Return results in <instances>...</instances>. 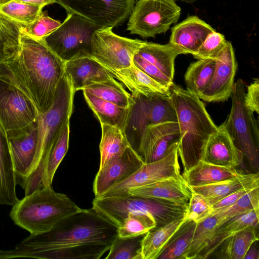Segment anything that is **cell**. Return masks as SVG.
Masks as SVG:
<instances>
[{"instance_id": "18", "label": "cell", "mask_w": 259, "mask_h": 259, "mask_svg": "<svg viewBox=\"0 0 259 259\" xmlns=\"http://www.w3.org/2000/svg\"><path fill=\"white\" fill-rule=\"evenodd\" d=\"M137 153L128 146L103 167L99 169L93 182L95 197H99L112 186L125 180L143 164Z\"/></svg>"}, {"instance_id": "2", "label": "cell", "mask_w": 259, "mask_h": 259, "mask_svg": "<svg viewBox=\"0 0 259 259\" xmlns=\"http://www.w3.org/2000/svg\"><path fill=\"white\" fill-rule=\"evenodd\" d=\"M64 74L65 62L43 39L30 37L20 29V34H12L2 42L0 79L22 91L38 113L51 107Z\"/></svg>"}, {"instance_id": "1", "label": "cell", "mask_w": 259, "mask_h": 259, "mask_svg": "<svg viewBox=\"0 0 259 259\" xmlns=\"http://www.w3.org/2000/svg\"><path fill=\"white\" fill-rule=\"evenodd\" d=\"M118 236V226L93 208L81 209L47 232L30 234L0 259H99Z\"/></svg>"}, {"instance_id": "4", "label": "cell", "mask_w": 259, "mask_h": 259, "mask_svg": "<svg viewBox=\"0 0 259 259\" xmlns=\"http://www.w3.org/2000/svg\"><path fill=\"white\" fill-rule=\"evenodd\" d=\"M75 91L65 74L57 90L54 102L45 113L38 112V135L34 160L29 176L21 185L25 195L42 188L45 166L51 150L67 121L70 119Z\"/></svg>"}, {"instance_id": "17", "label": "cell", "mask_w": 259, "mask_h": 259, "mask_svg": "<svg viewBox=\"0 0 259 259\" xmlns=\"http://www.w3.org/2000/svg\"><path fill=\"white\" fill-rule=\"evenodd\" d=\"M17 183L20 186L29 175L37 147V120L26 127L6 133Z\"/></svg>"}, {"instance_id": "37", "label": "cell", "mask_w": 259, "mask_h": 259, "mask_svg": "<svg viewBox=\"0 0 259 259\" xmlns=\"http://www.w3.org/2000/svg\"><path fill=\"white\" fill-rule=\"evenodd\" d=\"M219 219L216 214L197 223L193 238L185 255L184 259L196 258L211 241Z\"/></svg>"}, {"instance_id": "12", "label": "cell", "mask_w": 259, "mask_h": 259, "mask_svg": "<svg viewBox=\"0 0 259 259\" xmlns=\"http://www.w3.org/2000/svg\"><path fill=\"white\" fill-rule=\"evenodd\" d=\"M136 0H58L68 13L77 14L100 28L121 25L129 17Z\"/></svg>"}, {"instance_id": "10", "label": "cell", "mask_w": 259, "mask_h": 259, "mask_svg": "<svg viewBox=\"0 0 259 259\" xmlns=\"http://www.w3.org/2000/svg\"><path fill=\"white\" fill-rule=\"evenodd\" d=\"M175 0H138L129 16L126 30L145 38L166 32L180 17Z\"/></svg>"}, {"instance_id": "24", "label": "cell", "mask_w": 259, "mask_h": 259, "mask_svg": "<svg viewBox=\"0 0 259 259\" xmlns=\"http://www.w3.org/2000/svg\"><path fill=\"white\" fill-rule=\"evenodd\" d=\"M8 138L0 122V204L13 206L19 200Z\"/></svg>"}, {"instance_id": "32", "label": "cell", "mask_w": 259, "mask_h": 259, "mask_svg": "<svg viewBox=\"0 0 259 259\" xmlns=\"http://www.w3.org/2000/svg\"><path fill=\"white\" fill-rule=\"evenodd\" d=\"M197 223L185 220L166 243L157 259H184Z\"/></svg>"}, {"instance_id": "40", "label": "cell", "mask_w": 259, "mask_h": 259, "mask_svg": "<svg viewBox=\"0 0 259 259\" xmlns=\"http://www.w3.org/2000/svg\"><path fill=\"white\" fill-rule=\"evenodd\" d=\"M145 234L130 237H117L106 259H142L141 243Z\"/></svg>"}, {"instance_id": "34", "label": "cell", "mask_w": 259, "mask_h": 259, "mask_svg": "<svg viewBox=\"0 0 259 259\" xmlns=\"http://www.w3.org/2000/svg\"><path fill=\"white\" fill-rule=\"evenodd\" d=\"M102 136L99 146L100 163L99 168L121 154L130 146L122 131L119 128L106 124H101Z\"/></svg>"}, {"instance_id": "51", "label": "cell", "mask_w": 259, "mask_h": 259, "mask_svg": "<svg viewBox=\"0 0 259 259\" xmlns=\"http://www.w3.org/2000/svg\"><path fill=\"white\" fill-rule=\"evenodd\" d=\"M12 0H0V6L5 4Z\"/></svg>"}, {"instance_id": "20", "label": "cell", "mask_w": 259, "mask_h": 259, "mask_svg": "<svg viewBox=\"0 0 259 259\" xmlns=\"http://www.w3.org/2000/svg\"><path fill=\"white\" fill-rule=\"evenodd\" d=\"M243 160L241 153L236 148L222 124L208 138L201 159L212 164L231 167L240 165Z\"/></svg>"}, {"instance_id": "45", "label": "cell", "mask_w": 259, "mask_h": 259, "mask_svg": "<svg viewBox=\"0 0 259 259\" xmlns=\"http://www.w3.org/2000/svg\"><path fill=\"white\" fill-rule=\"evenodd\" d=\"M133 64L161 84L169 88L174 83L165 74L156 66L146 61L136 53L133 58Z\"/></svg>"}, {"instance_id": "49", "label": "cell", "mask_w": 259, "mask_h": 259, "mask_svg": "<svg viewBox=\"0 0 259 259\" xmlns=\"http://www.w3.org/2000/svg\"><path fill=\"white\" fill-rule=\"evenodd\" d=\"M20 2L30 4L38 7L44 8L47 5L57 3L58 0H17Z\"/></svg>"}, {"instance_id": "23", "label": "cell", "mask_w": 259, "mask_h": 259, "mask_svg": "<svg viewBox=\"0 0 259 259\" xmlns=\"http://www.w3.org/2000/svg\"><path fill=\"white\" fill-rule=\"evenodd\" d=\"M106 69L133 94H141L146 96L170 95L168 88L153 79L133 63L131 66L121 69Z\"/></svg>"}, {"instance_id": "9", "label": "cell", "mask_w": 259, "mask_h": 259, "mask_svg": "<svg viewBox=\"0 0 259 259\" xmlns=\"http://www.w3.org/2000/svg\"><path fill=\"white\" fill-rule=\"evenodd\" d=\"M99 28L84 18L68 13L60 26L43 39L48 47L66 62L81 57H91L92 37Z\"/></svg>"}, {"instance_id": "6", "label": "cell", "mask_w": 259, "mask_h": 259, "mask_svg": "<svg viewBox=\"0 0 259 259\" xmlns=\"http://www.w3.org/2000/svg\"><path fill=\"white\" fill-rule=\"evenodd\" d=\"M92 205L94 210L118 227L129 213L143 212L152 215L156 228H159L184 217L188 207L163 199L132 195L95 197Z\"/></svg>"}, {"instance_id": "22", "label": "cell", "mask_w": 259, "mask_h": 259, "mask_svg": "<svg viewBox=\"0 0 259 259\" xmlns=\"http://www.w3.org/2000/svg\"><path fill=\"white\" fill-rule=\"evenodd\" d=\"M65 73L75 92L91 84L114 78L110 72L91 56L65 62Z\"/></svg>"}, {"instance_id": "44", "label": "cell", "mask_w": 259, "mask_h": 259, "mask_svg": "<svg viewBox=\"0 0 259 259\" xmlns=\"http://www.w3.org/2000/svg\"><path fill=\"white\" fill-rule=\"evenodd\" d=\"M212 205L201 195L192 191L185 218L197 223L211 215Z\"/></svg>"}, {"instance_id": "8", "label": "cell", "mask_w": 259, "mask_h": 259, "mask_svg": "<svg viewBox=\"0 0 259 259\" xmlns=\"http://www.w3.org/2000/svg\"><path fill=\"white\" fill-rule=\"evenodd\" d=\"M167 121L178 122L170 95L132 93L123 133L130 146L137 153L145 130L149 125Z\"/></svg>"}, {"instance_id": "26", "label": "cell", "mask_w": 259, "mask_h": 259, "mask_svg": "<svg viewBox=\"0 0 259 259\" xmlns=\"http://www.w3.org/2000/svg\"><path fill=\"white\" fill-rule=\"evenodd\" d=\"M259 208L233 217L220 225L212 239L196 258H209L228 237L248 226H258Z\"/></svg>"}, {"instance_id": "3", "label": "cell", "mask_w": 259, "mask_h": 259, "mask_svg": "<svg viewBox=\"0 0 259 259\" xmlns=\"http://www.w3.org/2000/svg\"><path fill=\"white\" fill-rule=\"evenodd\" d=\"M169 89L180 131L178 154L185 172L201 160L204 147L218 126L198 97L174 83Z\"/></svg>"}, {"instance_id": "33", "label": "cell", "mask_w": 259, "mask_h": 259, "mask_svg": "<svg viewBox=\"0 0 259 259\" xmlns=\"http://www.w3.org/2000/svg\"><path fill=\"white\" fill-rule=\"evenodd\" d=\"M215 65L214 59H199L191 63L184 75L187 90L199 98L210 83Z\"/></svg>"}, {"instance_id": "41", "label": "cell", "mask_w": 259, "mask_h": 259, "mask_svg": "<svg viewBox=\"0 0 259 259\" xmlns=\"http://www.w3.org/2000/svg\"><path fill=\"white\" fill-rule=\"evenodd\" d=\"M257 208H259V187L250 190L233 204L217 211L212 215H218L219 227L233 217Z\"/></svg>"}, {"instance_id": "5", "label": "cell", "mask_w": 259, "mask_h": 259, "mask_svg": "<svg viewBox=\"0 0 259 259\" xmlns=\"http://www.w3.org/2000/svg\"><path fill=\"white\" fill-rule=\"evenodd\" d=\"M81 209L66 195L45 187L18 200L12 206L10 217L15 224L30 234H38L49 231Z\"/></svg>"}, {"instance_id": "29", "label": "cell", "mask_w": 259, "mask_h": 259, "mask_svg": "<svg viewBox=\"0 0 259 259\" xmlns=\"http://www.w3.org/2000/svg\"><path fill=\"white\" fill-rule=\"evenodd\" d=\"M258 226H248L236 233L225 240L212 255L218 258L244 259L250 246L258 241Z\"/></svg>"}, {"instance_id": "14", "label": "cell", "mask_w": 259, "mask_h": 259, "mask_svg": "<svg viewBox=\"0 0 259 259\" xmlns=\"http://www.w3.org/2000/svg\"><path fill=\"white\" fill-rule=\"evenodd\" d=\"M38 112L19 89L0 79V122L6 133L23 129L37 120Z\"/></svg>"}, {"instance_id": "47", "label": "cell", "mask_w": 259, "mask_h": 259, "mask_svg": "<svg viewBox=\"0 0 259 259\" xmlns=\"http://www.w3.org/2000/svg\"><path fill=\"white\" fill-rule=\"evenodd\" d=\"M255 188L256 187H249L242 189L231 193V194L218 201L212 205V211L211 215L217 211L233 204L242 196Z\"/></svg>"}, {"instance_id": "48", "label": "cell", "mask_w": 259, "mask_h": 259, "mask_svg": "<svg viewBox=\"0 0 259 259\" xmlns=\"http://www.w3.org/2000/svg\"><path fill=\"white\" fill-rule=\"evenodd\" d=\"M254 242L249 247L246 252L244 259H258L259 250L258 248L257 242Z\"/></svg>"}, {"instance_id": "11", "label": "cell", "mask_w": 259, "mask_h": 259, "mask_svg": "<svg viewBox=\"0 0 259 259\" xmlns=\"http://www.w3.org/2000/svg\"><path fill=\"white\" fill-rule=\"evenodd\" d=\"M143 40L118 35L112 28L98 29L92 39L91 57L105 68L118 70L131 66Z\"/></svg>"}, {"instance_id": "42", "label": "cell", "mask_w": 259, "mask_h": 259, "mask_svg": "<svg viewBox=\"0 0 259 259\" xmlns=\"http://www.w3.org/2000/svg\"><path fill=\"white\" fill-rule=\"evenodd\" d=\"M61 24L59 21L49 16L46 12H42L32 23L26 25L21 24L20 29L29 36L40 39L53 32Z\"/></svg>"}, {"instance_id": "19", "label": "cell", "mask_w": 259, "mask_h": 259, "mask_svg": "<svg viewBox=\"0 0 259 259\" xmlns=\"http://www.w3.org/2000/svg\"><path fill=\"white\" fill-rule=\"evenodd\" d=\"M215 30L196 16L187 17L174 26L169 44L180 54H194L207 36Z\"/></svg>"}, {"instance_id": "30", "label": "cell", "mask_w": 259, "mask_h": 259, "mask_svg": "<svg viewBox=\"0 0 259 259\" xmlns=\"http://www.w3.org/2000/svg\"><path fill=\"white\" fill-rule=\"evenodd\" d=\"M184 217L154 228L146 233L142 240V259H157L170 238L185 221Z\"/></svg>"}, {"instance_id": "15", "label": "cell", "mask_w": 259, "mask_h": 259, "mask_svg": "<svg viewBox=\"0 0 259 259\" xmlns=\"http://www.w3.org/2000/svg\"><path fill=\"white\" fill-rule=\"evenodd\" d=\"M180 139L178 122L149 125L144 132L137 153L144 163L160 160L179 145Z\"/></svg>"}, {"instance_id": "16", "label": "cell", "mask_w": 259, "mask_h": 259, "mask_svg": "<svg viewBox=\"0 0 259 259\" xmlns=\"http://www.w3.org/2000/svg\"><path fill=\"white\" fill-rule=\"evenodd\" d=\"M215 61V68L210 83L199 97L207 102L227 101L233 92L237 63L230 41H227Z\"/></svg>"}, {"instance_id": "46", "label": "cell", "mask_w": 259, "mask_h": 259, "mask_svg": "<svg viewBox=\"0 0 259 259\" xmlns=\"http://www.w3.org/2000/svg\"><path fill=\"white\" fill-rule=\"evenodd\" d=\"M245 103L248 108L253 113H259V79H254L247 87L245 95Z\"/></svg>"}, {"instance_id": "43", "label": "cell", "mask_w": 259, "mask_h": 259, "mask_svg": "<svg viewBox=\"0 0 259 259\" xmlns=\"http://www.w3.org/2000/svg\"><path fill=\"white\" fill-rule=\"evenodd\" d=\"M227 41L223 34L215 31L207 36L193 56L197 60H215L225 46Z\"/></svg>"}, {"instance_id": "21", "label": "cell", "mask_w": 259, "mask_h": 259, "mask_svg": "<svg viewBox=\"0 0 259 259\" xmlns=\"http://www.w3.org/2000/svg\"><path fill=\"white\" fill-rule=\"evenodd\" d=\"M192 191L182 176L171 177L134 188L126 196L154 198L188 206Z\"/></svg>"}, {"instance_id": "31", "label": "cell", "mask_w": 259, "mask_h": 259, "mask_svg": "<svg viewBox=\"0 0 259 259\" xmlns=\"http://www.w3.org/2000/svg\"><path fill=\"white\" fill-rule=\"evenodd\" d=\"M85 100L100 124L116 127L123 132L128 108L119 106L83 91Z\"/></svg>"}, {"instance_id": "25", "label": "cell", "mask_w": 259, "mask_h": 259, "mask_svg": "<svg viewBox=\"0 0 259 259\" xmlns=\"http://www.w3.org/2000/svg\"><path fill=\"white\" fill-rule=\"evenodd\" d=\"M259 187L258 173L241 174L228 180L192 187L193 192L204 197L212 205L231 193L249 187Z\"/></svg>"}, {"instance_id": "38", "label": "cell", "mask_w": 259, "mask_h": 259, "mask_svg": "<svg viewBox=\"0 0 259 259\" xmlns=\"http://www.w3.org/2000/svg\"><path fill=\"white\" fill-rule=\"evenodd\" d=\"M152 215L147 213H129L118 227V236L130 237L145 234L156 228Z\"/></svg>"}, {"instance_id": "39", "label": "cell", "mask_w": 259, "mask_h": 259, "mask_svg": "<svg viewBox=\"0 0 259 259\" xmlns=\"http://www.w3.org/2000/svg\"><path fill=\"white\" fill-rule=\"evenodd\" d=\"M43 8L17 0L0 6V14L15 22L28 24L42 14Z\"/></svg>"}, {"instance_id": "52", "label": "cell", "mask_w": 259, "mask_h": 259, "mask_svg": "<svg viewBox=\"0 0 259 259\" xmlns=\"http://www.w3.org/2000/svg\"><path fill=\"white\" fill-rule=\"evenodd\" d=\"M1 26H0V43H1Z\"/></svg>"}, {"instance_id": "27", "label": "cell", "mask_w": 259, "mask_h": 259, "mask_svg": "<svg viewBox=\"0 0 259 259\" xmlns=\"http://www.w3.org/2000/svg\"><path fill=\"white\" fill-rule=\"evenodd\" d=\"M241 174L235 167L218 166L200 160L188 171L183 172L182 176L192 187L228 180Z\"/></svg>"}, {"instance_id": "35", "label": "cell", "mask_w": 259, "mask_h": 259, "mask_svg": "<svg viewBox=\"0 0 259 259\" xmlns=\"http://www.w3.org/2000/svg\"><path fill=\"white\" fill-rule=\"evenodd\" d=\"M69 133L70 119L64 125L48 156L42 176L43 188L52 187L55 174L68 149Z\"/></svg>"}, {"instance_id": "13", "label": "cell", "mask_w": 259, "mask_h": 259, "mask_svg": "<svg viewBox=\"0 0 259 259\" xmlns=\"http://www.w3.org/2000/svg\"><path fill=\"white\" fill-rule=\"evenodd\" d=\"M178 146L163 158L144 163L125 180L111 187L99 197L126 196L128 191L171 177L182 176L179 162Z\"/></svg>"}, {"instance_id": "7", "label": "cell", "mask_w": 259, "mask_h": 259, "mask_svg": "<svg viewBox=\"0 0 259 259\" xmlns=\"http://www.w3.org/2000/svg\"><path fill=\"white\" fill-rule=\"evenodd\" d=\"M245 85L242 79L235 83L231 95L232 106L222 123L236 148L258 172L259 130L253 112L245 103Z\"/></svg>"}, {"instance_id": "36", "label": "cell", "mask_w": 259, "mask_h": 259, "mask_svg": "<svg viewBox=\"0 0 259 259\" xmlns=\"http://www.w3.org/2000/svg\"><path fill=\"white\" fill-rule=\"evenodd\" d=\"M82 91L122 107L128 108L130 104L131 94L115 78L91 84Z\"/></svg>"}, {"instance_id": "50", "label": "cell", "mask_w": 259, "mask_h": 259, "mask_svg": "<svg viewBox=\"0 0 259 259\" xmlns=\"http://www.w3.org/2000/svg\"><path fill=\"white\" fill-rule=\"evenodd\" d=\"M176 1H180V2H185V3H189V4H192L197 1H199V0H175Z\"/></svg>"}, {"instance_id": "28", "label": "cell", "mask_w": 259, "mask_h": 259, "mask_svg": "<svg viewBox=\"0 0 259 259\" xmlns=\"http://www.w3.org/2000/svg\"><path fill=\"white\" fill-rule=\"evenodd\" d=\"M136 53L173 80L175 60L180 54L169 44L161 45L143 40Z\"/></svg>"}]
</instances>
